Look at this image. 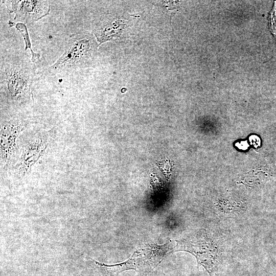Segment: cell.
Masks as SVG:
<instances>
[{
	"mask_svg": "<svg viewBox=\"0 0 276 276\" xmlns=\"http://www.w3.org/2000/svg\"><path fill=\"white\" fill-rule=\"evenodd\" d=\"M169 252V242H167L163 245L149 244L141 247L135 250L127 260L120 263L106 264L91 260L111 276L129 270L147 273L156 267Z\"/></svg>",
	"mask_w": 276,
	"mask_h": 276,
	"instance_id": "obj_2",
	"label": "cell"
},
{
	"mask_svg": "<svg viewBox=\"0 0 276 276\" xmlns=\"http://www.w3.org/2000/svg\"><path fill=\"white\" fill-rule=\"evenodd\" d=\"M15 27L20 32L23 38H24L26 44L25 50H26L27 49H30L31 50L32 61L34 63L39 61L40 56L39 54L34 52L31 48V44L29 39V34L27 31V27L25 24L17 22Z\"/></svg>",
	"mask_w": 276,
	"mask_h": 276,
	"instance_id": "obj_9",
	"label": "cell"
},
{
	"mask_svg": "<svg viewBox=\"0 0 276 276\" xmlns=\"http://www.w3.org/2000/svg\"><path fill=\"white\" fill-rule=\"evenodd\" d=\"M175 242V245L170 242L171 252L185 251L192 254L198 265L202 266L211 276L219 263L218 249L204 232H199Z\"/></svg>",
	"mask_w": 276,
	"mask_h": 276,
	"instance_id": "obj_3",
	"label": "cell"
},
{
	"mask_svg": "<svg viewBox=\"0 0 276 276\" xmlns=\"http://www.w3.org/2000/svg\"><path fill=\"white\" fill-rule=\"evenodd\" d=\"M90 40L80 34L71 36L62 55L50 67L54 72H61L80 67L90 54Z\"/></svg>",
	"mask_w": 276,
	"mask_h": 276,
	"instance_id": "obj_4",
	"label": "cell"
},
{
	"mask_svg": "<svg viewBox=\"0 0 276 276\" xmlns=\"http://www.w3.org/2000/svg\"><path fill=\"white\" fill-rule=\"evenodd\" d=\"M14 20L21 23L38 21L49 14L50 5L46 1H3Z\"/></svg>",
	"mask_w": 276,
	"mask_h": 276,
	"instance_id": "obj_7",
	"label": "cell"
},
{
	"mask_svg": "<svg viewBox=\"0 0 276 276\" xmlns=\"http://www.w3.org/2000/svg\"><path fill=\"white\" fill-rule=\"evenodd\" d=\"M25 128V124L18 119L1 122L0 153L2 167L7 168L12 164L17 153L18 137Z\"/></svg>",
	"mask_w": 276,
	"mask_h": 276,
	"instance_id": "obj_5",
	"label": "cell"
},
{
	"mask_svg": "<svg viewBox=\"0 0 276 276\" xmlns=\"http://www.w3.org/2000/svg\"><path fill=\"white\" fill-rule=\"evenodd\" d=\"M34 77L33 66L26 61L14 59L1 64V87L13 103H22L31 99Z\"/></svg>",
	"mask_w": 276,
	"mask_h": 276,
	"instance_id": "obj_1",
	"label": "cell"
},
{
	"mask_svg": "<svg viewBox=\"0 0 276 276\" xmlns=\"http://www.w3.org/2000/svg\"><path fill=\"white\" fill-rule=\"evenodd\" d=\"M123 26L122 21H116L105 25L101 29L95 30L94 33L101 44L119 35Z\"/></svg>",
	"mask_w": 276,
	"mask_h": 276,
	"instance_id": "obj_8",
	"label": "cell"
},
{
	"mask_svg": "<svg viewBox=\"0 0 276 276\" xmlns=\"http://www.w3.org/2000/svg\"><path fill=\"white\" fill-rule=\"evenodd\" d=\"M49 144L47 134L37 133L27 139L22 145L16 165L19 173L24 175L43 156Z\"/></svg>",
	"mask_w": 276,
	"mask_h": 276,
	"instance_id": "obj_6",
	"label": "cell"
},
{
	"mask_svg": "<svg viewBox=\"0 0 276 276\" xmlns=\"http://www.w3.org/2000/svg\"><path fill=\"white\" fill-rule=\"evenodd\" d=\"M269 30L276 40V1L274 2L272 9L268 16Z\"/></svg>",
	"mask_w": 276,
	"mask_h": 276,
	"instance_id": "obj_10",
	"label": "cell"
}]
</instances>
